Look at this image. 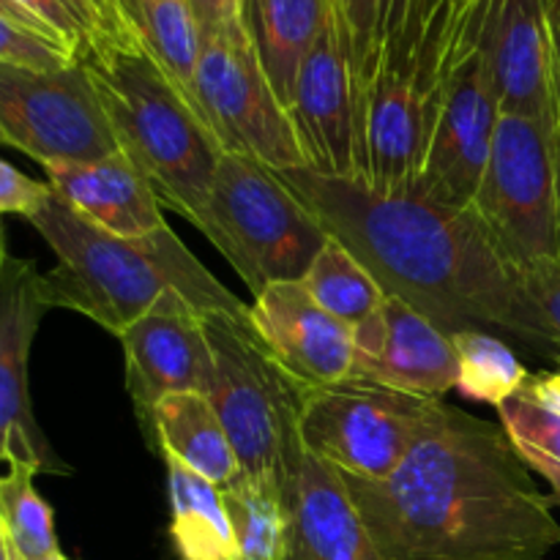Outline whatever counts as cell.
Wrapping results in <instances>:
<instances>
[{"mask_svg": "<svg viewBox=\"0 0 560 560\" xmlns=\"http://www.w3.org/2000/svg\"><path fill=\"white\" fill-rule=\"evenodd\" d=\"M342 481L383 560H541L560 545L506 430L443 399L388 479Z\"/></svg>", "mask_w": 560, "mask_h": 560, "instance_id": "cell-1", "label": "cell"}, {"mask_svg": "<svg viewBox=\"0 0 560 560\" xmlns=\"http://www.w3.org/2000/svg\"><path fill=\"white\" fill-rule=\"evenodd\" d=\"M279 178L317 222L342 241L388 295L435 323L448 339L463 331H503L552 355L539 312L503 260L474 208L416 195H377L359 178L284 170Z\"/></svg>", "mask_w": 560, "mask_h": 560, "instance_id": "cell-2", "label": "cell"}, {"mask_svg": "<svg viewBox=\"0 0 560 560\" xmlns=\"http://www.w3.org/2000/svg\"><path fill=\"white\" fill-rule=\"evenodd\" d=\"M25 219L58 257L52 271L44 273L52 310L80 312L115 337L167 293L184 295L202 315L249 310L170 224L145 238H118L82 219L55 191Z\"/></svg>", "mask_w": 560, "mask_h": 560, "instance_id": "cell-3", "label": "cell"}, {"mask_svg": "<svg viewBox=\"0 0 560 560\" xmlns=\"http://www.w3.org/2000/svg\"><path fill=\"white\" fill-rule=\"evenodd\" d=\"M118 148L145 175L162 208L195 222L211 189L222 140L145 47H115L82 60Z\"/></svg>", "mask_w": 560, "mask_h": 560, "instance_id": "cell-4", "label": "cell"}, {"mask_svg": "<svg viewBox=\"0 0 560 560\" xmlns=\"http://www.w3.org/2000/svg\"><path fill=\"white\" fill-rule=\"evenodd\" d=\"M213 353L208 399L222 421L241 474L293 487L304 465L301 399L304 388L273 361L246 312L202 315Z\"/></svg>", "mask_w": 560, "mask_h": 560, "instance_id": "cell-5", "label": "cell"}, {"mask_svg": "<svg viewBox=\"0 0 560 560\" xmlns=\"http://www.w3.org/2000/svg\"><path fill=\"white\" fill-rule=\"evenodd\" d=\"M222 252L252 295L295 282L326 246L328 230L277 170L244 153H224L195 222Z\"/></svg>", "mask_w": 560, "mask_h": 560, "instance_id": "cell-6", "label": "cell"}, {"mask_svg": "<svg viewBox=\"0 0 560 560\" xmlns=\"http://www.w3.org/2000/svg\"><path fill=\"white\" fill-rule=\"evenodd\" d=\"M485 5L459 14L438 77L424 156L410 195L452 208H468L490 159L501 102L485 47Z\"/></svg>", "mask_w": 560, "mask_h": 560, "instance_id": "cell-7", "label": "cell"}, {"mask_svg": "<svg viewBox=\"0 0 560 560\" xmlns=\"http://www.w3.org/2000/svg\"><path fill=\"white\" fill-rule=\"evenodd\" d=\"M503 260L514 268L558 257V175L552 124L501 115L490 159L470 202Z\"/></svg>", "mask_w": 560, "mask_h": 560, "instance_id": "cell-8", "label": "cell"}, {"mask_svg": "<svg viewBox=\"0 0 560 560\" xmlns=\"http://www.w3.org/2000/svg\"><path fill=\"white\" fill-rule=\"evenodd\" d=\"M195 93L224 151L244 153L277 173L310 170L290 109L273 91L244 20L202 33Z\"/></svg>", "mask_w": 560, "mask_h": 560, "instance_id": "cell-9", "label": "cell"}, {"mask_svg": "<svg viewBox=\"0 0 560 560\" xmlns=\"http://www.w3.org/2000/svg\"><path fill=\"white\" fill-rule=\"evenodd\" d=\"M435 402L361 381L304 388L301 443L342 476L383 481L402 465Z\"/></svg>", "mask_w": 560, "mask_h": 560, "instance_id": "cell-10", "label": "cell"}, {"mask_svg": "<svg viewBox=\"0 0 560 560\" xmlns=\"http://www.w3.org/2000/svg\"><path fill=\"white\" fill-rule=\"evenodd\" d=\"M0 129L11 148L42 167L96 162L120 151L82 60L63 69L0 60Z\"/></svg>", "mask_w": 560, "mask_h": 560, "instance_id": "cell-11", "label": "cell"}, {"mask_svg": "<svg viewBox=\"0 0 560 560\" xmlns=\"http://www.w3.org/2000/svg\"><path fill=\"white\" fill-rule=\"evenodd\" d=\"M290 118L310 170L328 178H359V77L353 42L334 0L301 60Z\"/></svg>", "mask_w": 560, "mask_h": 560, "instance_id": "cell-12", "label": "cell"}, {"mask_svg": "<svg viewBox=\"0 0 560 560\" xmlns=\"http://www.w3.org/2000/svg\"><path fill=\"white\" fill-rule=\"evenodd\" d=\"M49 310L36 262L5 257L0 266V465L22 463L38 474L66 476L71 468L44 438L27 388L33 339Z\"/></svg>", "mask_w": 560, "mask_h": 560, "instance_id": "cell-13", "label": "cell"}, {"mask_svg": "<svg viewBox=\"0 0 560 560\" xmlns=\"http://www.w3.org/2000/svg\"><path fill=\"white\" fill-rule=\"evenodd\" d=\"M126 361V392L137 419L151 432L153 408L170 394H211L213 353L202 312L184 295L167 293L151 312L120 334Z\"/></svg>", "mask_w": 560, "mask_h": 560, "instance_id": "cell-14", "label": "cell"}, {"mask_svg": "<svg viewBox=\"0 0 560 560\" xmlns=\"http://www.w3.org/2000/svg\"><path fill=\"white\" fill-rule=\"evenodd\" d=\"M353 337L350 381L421 399H443L457 388L452 339L397 295H388L381 310L359 323Z\"/></svg>", "mask_w": 560, "mask_h": 560, "instance_id": "cell-15", "label": "cell"}, {"mask_svg": "<svg viewBox=\"0 0 560 560\" xmlns=\"http://www.w3.org/2000/svg\"><path fill=\"white\" fill-rule=\"evenodd\" d=\"M249 320L279 366L306 388L353 375V326L337 320L295 282H273L249 304Z\"/></svg>", "mask_w": 560, "mask_h": 560, "instance_id": "cell-16", "label": "cell"}, {"mask_svg": "<svg viewBox=\"0 0 560 560\" xmlns=\"http://www.w3.org/2000/svg\"><path fill=\"white\" fill-rule=\"evenodd\" d=\"M485 47L501 115L556 120V55L547 0H487Z\"/></svg>", "mask_w": 560, "mask_h": 560, "instance_id": "cell-17", "label": "cell"}, {"mask_svg": "<svg viewBox=\"0 0 560 560\" xmlns=\"http://www.w3.org/2000/svg\"><path fill=\"white\" fill-rule=\"evenodd\" d=\"M44 173L66 206L118 238H145L167 228L162 202L124 151L96 162L47 164Z\"/></svg>", "mask_w": 560, "mask_h": 560, "instance_id": "cell-18", "label": "cell"}, {"mask_svg": "<svg viewBox=\"0 0 560 560\" xmlns=\"http://www.w3.org/2000/svg\"><path fill=\"white\" fill-rule=\"evenodd\" d=\"M290 503V541L284 560H383L345 481L331 465L306 454Z\"/></svg>", "mask_w": 560, "mask_h": 560, "instance_id": "cell-19", "label": "cell"}, {"mask_svg": "<svg viewBox=\"0 0 560 560\" xmlns=\"http://www.w3.org/2000/svg\"><path fill=\"white\" fill-rule=\"evenodd\" d=\"M151 432L162 457H175L219 490L241 476V465L208 394L184 392L164 397L153 408Z\"/></svg>", "mask_w": 560, "mask_h": 560, "instance_id": "cell-20", "label": "cell"}, {"mask_svg": "<svg viewBox=\"0 0 560 560\" xmlns=\"http://www.w3.org/2000/svg\"><path fill=\"white\" fill-rule=\"evenodd\" d=\"M328 0H244L241 20L273 91L290 109L301 60L326 16Z\"/></svg>", "mask_w": 560, "mask_h": 560, "instance_id": "cell-21", "label": "cell"}, {"mask_svg": "<svg viewBox=\"0 0 560 560\" xmlns=\"http://www.w3.org/2000/svg\"><path fill=\"white\" fill-rule=\"evenodd\" d=\"M170 495V541L178 560H238L222 490L164 454Z\"/></svg>", "mask_w": 560, "mask_h": 560, "instance_id": "cell-22", "label": "cell"}, {"mask_svg": "<svg viewBox=\"0 0 560 560\" xmlns=\"http://www.w3.org/2000/svg\"><path fill=\"white\" fill-rule=\"evenodd\" d=\"M282 481L241 474L222 487L238 560H284L290 541V503Z\"/></svg>", "mask_w": 560, "mask_h": 560, "instance_id": "cell-23", "label": "cell"}, {"mask_svg": "<svg viewBox=\"0 0 560 560\" xmlns=\"http://www.w3.org/2000/svg\"><path fill=\"white\" fill-rule=\"evenodd\" d=\"M299 282L323 310L353 328L381 310L388 299L375 273L334 235H328L326 246L317 252L310 271Z\"/></svg>", "mask_w": 560, "mask_h": 560, "instance_id": "cell-24", "label": "cell"}, {"mask_svg": "<svg viewBox=\"0 0 560 560\" xmlns=\"http://www.w3.org/2000/svg\"><path fill=\"white\" fill-rule=\"evenodd\" d=\"M135 3L145 49L200 109L195 71L202 49V27L191 3L189 0H135Z\"/></svg>", "mask_w": 560, "mask_h": 560, "instance_id": "cell-25", "label": "cell"}, {"mask_svg": "<svg viewBox=\"0 0 560 560\" xmlns=\"http://www.w3.org/2000/svg\"><path fill=\"white\" fill-rule=\"evenodd\" d=\"M457 355V392L474 402L501 408L520 394L530 372L501 337L490 331H463L452 337Z\"/></svg>", "mask_w": 560, "mask_h": 560, "instance_id": "cell-26", "label": "cell"}, {"mask_svg": "<svg viewBox=\"0 0 560 560\" xmlns=\"http://www.w3.org/2000/svg\"><path fill=\"white\" fill-rule=\"evenodd\" d=\"M36 476V468L22 463L9 465L0 476V523L9 545L27 560H44L58 552L55 514L33 485Z\"/></svg>", "mask_w": 560, "mask_h": 560, "instance_id": "cell-27", "label": "cell"}, {"mask_svg": "<svg viewBox=\"0 0 560 560\" xmlns=\"http://www.w3.org/2000/svg\"><path fill=\"white\" fill-rule=\"evenodd\" d=\"M421 11H424V0H377L375 36H372V52L366 60L364 82H361L359 113L366 88L377 71H416V55H419L421 44Z\"/></svg>", "mask_w": 560, "mask_h": 560, "instance_id": "cell-28", "label": "cell"}, {"mask_svg": "<svg viewBox=\"0 0 560 560\" xmlns=\"http://www.w3.org/2000/svg\"><path fill=\"white\" fill-rule=\"evenodd\" d=\"M71 3L91 31L93 49L88 58L115 47H140L142 44L135 0H71Z\"/></svg>", "mask_w": 560, "mask_h": 560, "instance_id": "cell-29", "label": "cell"}, {"mask_svg": "<svg viewBox=\"0 0 560 560\" xmlns=\"http://www.w3.org/2000/svg\"><path fill=\"white\" fill-rule=\"evenodd\" d=\"M498 416H501V424L506 430L509 441L534 446L536 452L547 454V457L560 463V416L536 405L523 392L506 399L498 408Z\"/></svg>", "mask_w": 560, "mask_h": 560, "instance_id": "cell-30", "label": "cell"}, {"mask_svg": "<svg viewBox=\"0 0 560 560\" xmlns=\"http://www.w3.org/2000/svg\"><path fill=\"white\" fill-rule=\"evenodd\" d=\"M517 282L547 328L556 359L560 355V255L517 268Z\"/></svg>", "mask_w": 560, "mask_h": 560, "instance_id": "cell-31", "label": "cell"}, {"mask_svg": "<svg viewBox=\"0 0 560 560\" xmlns=\"http://www.w3.org/2000/svg\"><path fill=\"white\" fill-rule=\"evenodd\" d=\"M22 11L33 16L38 25L47 27L49 36L63 44L77 60H85L93 49L91 31L71 0H14Z\"/></svg>", "mask_w": 560, "mask_h": 560, "instance_id": "cell-32", "label": "cell"}, {"mask_svg": "<svg viewBox=\"0 0 560 560\" xmlns=\"http://www.w3.org/2000/svg\"><path fill=\"white\" fill-rule=\"evenodd\" d=\"M0 60L33 66V69H63V66L77 63L69 49L3 16H0Z\"/></svg>", "mask_w": 560, "mask_h": 560, "instance_id": "cell-33", "label": "cell"}, {"mask_svg": "<svg viewBox=\"0 0 560 560\" xmlns=\"http://www.w3.org/2000/svg\"><path fill=\"white\" fill-rule=\"evenodd\" d=\"M49 195H52V189H49L47 180L31 178V175L20 173V170L0 159V217L16 213V217L25 219Z\"/></svg>", "mask_w": 560, "mask_h": 560, "instance_id": "cell-34", "label": "cell"}, {"mask_svg": "<svg viewBox=\"0 0 560 560\" xmlns=\"http://www.w3.org/2000/svg\"><path fill=\"white\" fill-rule=\"evenodd\" d=\"M334 3H337L345 25H348L350 42H353L355 77H359V98H361V82H364L366 60H370V52H372V36H375L377 0H334Z\"/></svg>", "mask_w": 560, "mask_h": 560, "instance_id": "cell-35", "label": "cell"}, {"mask_svg": "<svg viewBox=\"0 0 560 560\" xmlns=\"http://www.w3.org/2000/svg\"><path fill=\"white\" fill-rule=\"evenodd\" d=\"M189 3L195 9L202 33L217 31V27L228 25V22L241 20V9H244V0H189Z\"/></svg>", "mask_w": 560, "mask_h": 560, "instance_id": "cell-36", "label": "cell"}, {"mask_svg": "<svg viewBox=\"0 0 560 560\" xmlns=\"http://www.w3.org/2000/svg\"><path fill=\"white\" fill-rule=\"evenodd\" d=\"M556 370L539 372V375H530L525 383L523 394L528 399H534L536 405H541L550 413L560 416V355H558Z\"/></svg>", "mask_w": 560, "mask_h": 560, "instance_id": "cell-37", "label": "cell"}, {"mask_svg": "<svg viewBox=\"0 0 560 560\" xmlns=\"http://www.w3.org/2000/svg\"><path fill=\"white\" fill-rule=\"evenodd\" d=\"M514 448H517V454L523 457V463L552 487V492H556V501L560 503V463L558 459L547 457V454L536 452L534 446H525V443H514Z\"/></svg>", "mask_w": 560, "mask_h": 560, "instance_id": "cell-38", "label": "cell"}, {"mask_svg": "<svg viewBox=\"0 0 560 560\" xmlns=\"http://www.w3.org/2000/svg\"><path fill=\"white\" fill-rule=\"evenodd\" d=\"M0 16H3V20H9V22H16V25L27 27V31L38 33V36L49 38V42H55V38L47 33V27L38 25V22L33 20V16L27 14V11H22L20 5L14 3V0H0ZM55 44H58V42H55ZM60 47H63V44H60ZM63 49H66V47H63Z\"/></svg>", "mask_w": 560, "mask_h": 560, "instance_id": "cell-39", "label": "cell"}, {"mask_svg": "<svg viewBox=\"0 0 560 560\" xmlns=\"http://www.w3.org/2000/svg\"><path fill=\"white\" fill-rule=\"evenodd\" d=\"M476 0H424V11H421V27H424V20L432 14H459L468 5H474Z\"/></svg>", "mask_w": 560, "mask_h": 560, "instance_id": "cell-40", "label": "cell"}, {"mask_svg": "<svg viewBox=\"0 0 560 560\" xmlns=\"http://www.w3.org/2000/svg\"><path fill=\"white\" fill-rule=\"evenodd\" d=\"M547 16H550L552 55H556V82L560 88V0H547Z\"/></svg>", "mask_w": 560, "mask_h": 560, "instance_id": "cell-41", "label": "cell"}, {"mask_svg": "<svg viewBox=\"0 0 560 560\" xmlns=\"http://www.w3.org/2000/svg\"><path fill=\"white\" fill-rule=\"evenodd\" d=\"M552 142H556V175H558V246H560V88L556 82V120H552Z\"/></svg>", "mask_w": 560, "mask_h": 560, "instance_id": "cell-42", "label": "cell"}, {"mask_svg": "<svg viewBox=\"0 0 560 560\" xmlns=\"http://www.w3.org/2000/svg\"><path fill=\"white\" fill-rule=\"evenodd\" d=\"M0 560H9V539H5L3 523H0Z\"/></svg>", "mask_w": 560, "mask_h": 560, "instance_id": "cell-43", "label": "cell"}, {"mask_svg": "<svg viewBox=\"0 0 560 560\" xmlns=\"http://www.w3.org/2000/svg\"><path fill=\"white\" fill-rule=\"evenodd\" d=\"M5 257H9V249H5V235H3V224H0V266L5 262Z\"/></svg>", "mask_w": 560, "mask_h": 560, "instance_id": "cell-44", "label": "cell"}, {"mask_svg": "<svg viewBox=\"0 0 560 560\" xmlns=\"http://www.w3.org/2000/svg\"><path fill=\"white\" fill-rule=\"evenodd\" d=\"M9 560H27V558H25V556H20V552H16L14 547L9 545Z\"/></svg>", "mask_w": 560, "mask_h": 560, "instance_id": "cell-45", "label": "cell"}, {"mask_svg": "<svg viewBox=\"0 0 560 560\" xmlns=\"http://www.w3.org/2000/svg\"><path fill=\"white\" fill-rule=\"evenodd\" d=\"M44 560H71V558H66V556H63V552H60V550H58V552H52V556H49V558H44Z\"/></svg>", "mask_w": 560, "mask_h": 560, "instance_id": "cell-46", "label": "cell"}, {"mask_svg": "<svg viewBox=\"0 0 560 560\" xmlns=\"http://www.w3.org/2000/svg\"><path fill=\"white\" fill-rule=\"evenodd\" d=\"M0 145H9V140H5V135H3V129H0Z\"/></svg>", "mask_w": 560, "mask_h": 560, "instance_id": "cell-47", "label": "cell"}]
</instances>
